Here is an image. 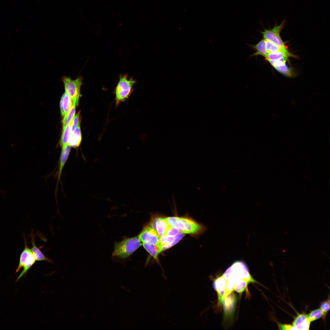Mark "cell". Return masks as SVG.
<instances>
[{"label":"cell","instance_id":"obj_1","mask_svg":"<svg viewBox=\"0 0 330 330\" xmlns=\"http://www.w3.org/2000/svg\"><path fill=\"white\" fill-rule=\"evenodd\" d=\"M251 282H257L250 275L247 265L242 261H237L222 276L214 280L213 286L217 292L219 302L221 304L233 292L242 293Z\"/></svg>","mask_w":330,"mask_h":330},{"label":"cell","instance_id":"obj_2","mask_svg":"<svg viewBox=\"0 0 330 330\" xmlns=\"http://www.w3.org/2000/svg\"><path fill=\"white\" fill-rule=\"evenodd\" d=\"M168 224L178 228L180 233L199 235L204 232L206 228L188 217L165 218Z\"/></svg>","mask_w":330,"mask_h":330},{"label":"cell","instance_id":"obj_3","mask_svg":"<svg viewBox=\"0 0 330 330\" xmlns=\"http://www.w3.org/2000/svg\"><path fill=\"white\" fill-rule=\"evenodd\" d=\"M141 245L138 236L124 238L120 242L115 243L112 256L125 259L132 254Z\"/></svg>","mask_w":330,"mask_h":330},{"label":"cell","instance_id":"obj_4","mask_svg":"<svg viewBox=\"0 0 330 330\" xmlns=\"http://www.w3.org/2000/svg\"><path fill=\"white\" fill-rule=\"evenodd\" d=\"M135 82L134 79L132 78H129L126 75L120 76L119 81L115 89L116 106L129 98L133 90V86Z\"/></svg>","mask_w":330,"mask_h":330},{"label":"cell","instance_id":"obj_5","mask_svg":"<svg viewBox=\"0 0 330 330\" xmlns=\"http://www.w3.org/2000/svg\"><path fill=\"white\" fill-rule=\"evenodd\" d=\"M83 78L79 76L76 79L72 80L69 76H63L61 78L66 92L71 98L72 102H75L78 104L80 96V90L82 84Z\"/></svg>","mask_w":330,"mask_h":330},{"label":"cell","instance_id":"obj_6","mask_svg":"<svg viewBox=\"0 0 330 330\" xmlns=\"http://www.w3.org/2000/svg\"><path fill=\"white\" fill-rule=\"evenodd\" d=\"M286 20L284 19L279 25H278L277 22H276L273 28L270 29H265L263 31H261L263 38L279 47L287 49L280 35V33L284 28Z\"/></svg>","mask_w":330,"mask_h":330},{"label":"cell","instance_id":"obj_7","mask_svg":"<svg viewBox=\"0 0 330 330\" xmlns=\"http://www.w3.org/2000/svg\"><path fill=\"white\" fill-rule=\"evenodd\" d=\"M311 322L308 318L307 314L305 313L298 314L294 318L291 325L285 324V330H307L309 329Z\"/></svg>","mask_w":330,"mask_h":330},{"label":"cell","instance_id":"obj_8","mask_svg":"<svg viewBox=\"0 0 330 330\" xmlns=\"http://www.w3.org/2000/svg\"><path fill=\"white\" fill-rule=\"evenodd\" d=\"M138 237L143 243L153 245L159 244V238L157 234L149 225L143 228Z\"/></svg>","mask_w":330,"mask_h":330},{"label":"cell","instance_id":"obj_9","mask_svg":"<svg viewBox=\"0 0 330 330\" xmlns=\"http://www.w3.org/2000/svg\"><path fill=\"white\" fill-rule=\"evenodd\" d=\"M148 225L156 231L159 238L165 235L169 226L165 218L156 215L152 216Z\"/></svg>","mask_w":330,"mask_h":330},{"label":"cell","instance_id":"obj_10","mask_svg":"<svg viewBox=\"0 0 330 330\" xmlns=\"http://www.w3.org/2000/svg\"><path fill=\"white\" fill-rule=\"evenodd\" d=\"M288 58L284 57L275 60H267L275 69L283 75L288 77L293 76V72L291 68L286 64Z\"/></svg>","mask_w":330,"mask_h":330},{"label":"cell","instance_id":"obj_11","mask_svg":"<svg viewBox=\"0 0 330 330\" xmlns=\"http://www.w3.org/2000/svg\"><path fill=\"white\" fill-rule=\"evenodd\" d=\"M61 147V151L59 160V170L57 189V188L58 183L61 177L63 168L68 157L71 148V146L68 144L64 146Z\"/></svg>","mask_w":330,"mask_h":330},{"label":"cell","instance_id":"obj_12","mask_svg":"<svg viewBox=\"0 0 330 330\" xmlns=\"http://www.w3.org/2000/svg\"><path fill=\"white\" fill-rule=\"evenodd\" d=\"M30 236L31 238V243L32 246L31 250L35 256L36 261H44L51 263H53V261L45 255L39 248L36 246L34 234L32 230L30 234Z\"/></svg>","mask_w":330,"mask_h":330},{"label":"cell","instance_id":"obj_13","mask_svg":"<svg viewBox=\"0 0 330 330\" xmlns=\"http://www.w3.org/2000/svg\"><path fill=\"white\" fill-rule=\"evenodd\" d=\"M82 140V135L80 125H79L74 131L70 134L68 144L74 148L79 147Z\"/></svg>","mask_w":330,"mask_h":330},{"label":"cell","instance_id":"obj_14","mask_svg":"<svg viewBox=\"0 0 330 330\" xmlns=\"http://www.w3.org/2000/svg\"><path fill=\"white\" fill-rule=\"evenodd\" d=\"M142 244L147 252L160 264L158 255L161 252V245L160 244L158 245H153L145 243H143Z\"/></svg>","mask_w":330,"mask_h":330},{"label":"cell","instance_id":"obj_15","mask_svg":"<svg viewBox=\"0 0 330 330\" xmlns=\"http://www.w3.org/2000/svg\"><path fill=\"white\" fill-rule=\"evenodd\" d=\"M35 256L32 251L26 258L23 267V270L17 279V281L23 275L26 274L28 270L34 264L36 261Z\"/></svg>","mask_w":330,"mask_h":330},{"label":"cell","instance_id":"obj_16","mask_svg":"<svg viewBox=\"0 0 330 330\" xmlns=\"http://www.w3.org/2000/svg\"><path fill=\"white\" fill-rule=\"evenodd\" d=\"M23 235L24 242V247L20 254L19 265L16 270V273H17L23 267L26 258L29 254L32 251L31 249L29 248L28 246L27 240L25 235Z\"/></svg>","mask_w":330,"mask_h":330},{"label":"cell","instance_id":"obj_17","mask_svg":"<svg viewBox=\"0 0 330 330\" xmlns=\"http://www.w3.org/2000/svg\"><path fill=\"white\" fill-rule=\"evenodd\" d=\"M252 48L256 52L251 54L250 56L253 57L261 55L265 58L267 53L266 50L265 40L263 38L260 40L255 45H251Z\"/></svg>","mask_w":330,"mask_h":330},{"label":"cell","instance_id":"obj_18","mask_svg":"<svg viewBox=\"0 0 330 330\" xmlns=\"http://www.w3.org/2000/svg\"><path fill=\"white\" fill-rule=\"evenodd\" d=\"M289 57H295V56L289 52L282 50L275 53H267L265 58L267 61H273L284 57L288 58Z\"/></svg>","mask_w":330,"mask_h":330},{"label":"cell","instance_id":"obj_19","mask_svg":"<svg viewBox=\"0 0 330 330\" xmlns=\"http://www.w3.org/2000/svg\"><path fill=\"white\" fill-rule=\"evenodd\" d=\"M63 107L64 119L69 112L72 105V101L68 94L65 92L63 94Z\"/></svg>","mask_w":330,"mask_h":330},{"label":"cell","instance_id":"obj_20","mask_svg":"<svg viewBox=\"0 0 330 330\" xmlns=\"http://www.w3.org/2000/svg\"><path fill=\"white\" fill-rule=\"evenodd\" d=\"M307 315L308 318L311 322L321 318L325 320L326 316L320 308L311 311Z\"/></svg>","mask_w":330,"mask_h":330},{"label":"cell","instance_id":"obj_21","mask_svg":"<svg viewBox=\"0 0 330 330\" xmlns=\"http://www.w3.org/2000/svg\"><path fill=\"white\" fill-rule=\"evenodd\" d=\"M71 122L65 127L63 128V131L60 141V145L61 147L64 146L68 144L69 137L70 134Z\"/></svg>","mask_w":330,"mask_h":330},{"label":"cell","instance_id":"obj_22","mask_svg":"<svg viewBox=\"0 0 330 330\" xmlns=\"http://www.w3.org/2000/svg\"><path fill=\"white\" fill-rule=\"evenodd\" d=\"M72 102V105L69 112L62 120L63 128L65 127L72 120L75 115V106L77 105L75 102Z\"/></svg>","mask_w":330,"mask_h":330},{"label":"cell","instance_id":"obj_23","mask_svg":"<svg viewBox=\"0 0 330 330\" xmlns=\"http://www.w3.org/2000/svg\"><path fill=\"white\" fill-rule=\"evenodd\" d=\"M265 42L266 50L267 53H275L282 50L288 52L287 49H284L279 47L268 40H265Z\"/></svg>","mask_w":330,"mask_h":330},{"label":"cell","instance_id":"obj_24","mask_svg":"<svg viewBox=\"0 0 330 330\" xmlns=\"http://www.w3.org/2000/svg\"><path fill=\"white\" fill-rule=\"evenodd\" d=\"M185 234L182 233H180L175 236L174 239L171 243L167 245H161V252L176 244L184 237L185 235Z\"/></svg>","mask_w":330,"mask_h":330},{"label":"cell","instance_id":"obj_25","mask_svg":"<svg viewBox=\"0 0 330 330\" xmlns=\"http://www.w3.org/2000/svg\"><path fill=\"white\" fill-rule=\"evenodd\" d=\"M80 112H78L75 115L72 120L71 121L70 125V133H72L75 129L80 124Z\"/></svg>","mask_w":330,"mask_h":330},{"label":"cell","instance_id":"obj_26","mask_svg":"<svg viewBox=\"0 0 330 330\" xmlns=\"http://www.w3.org/2000/svg\"><path fill=\"white\" fill-rule=\"evenodd\" d=\"M175 236L169 237L165 235L159 238V244L161 245H165L170 244L174 240Z\"/></svg>","mask_w":330,"mask_h":330},{"label":"cell","instance_id":"obj_27","mask_svg":"<svg viewBox=\"0 0 330 330\" xmlns=\"http://www.w3.org/2000/svg\"><path fill=\"white\" fill-rule=\"evenodd\" d=\"M180 233V231L178 228L169 225L164 235L169 237H174Z\"/></svg>","mask_w":330,"mask_h":330},{"label":"cell","instance_id":"obj_28","mask_svg":"<svg viewBox=\"0 0 330 330\" xmlns=\"http://www.w3.org/2000/svg\"><path fill=\"white\" fill-rule=\"evenodd\" d=\"M330 298L329 296L328 299L322 302L320 305V309L323 311L325 315H327V313L330 309Z\"/></svg>","mask_w":330,"mask_h":330},{"label":"cell","instance_id":"obj_29","mask_svg":"<svg viewBox=\"0 0 330 330\" xmlns=\"http://www.w3.org/2000/svg\"><path fill=\"white\" fill-rule=\"evenodd\" d=\"M64 98L63 94L62 96L60 101V108L61 111V114L62 116L63 117L64 116V112L63 107V101Z\"/></svg>","mask_w":330,"mask_h":330}]
</instances>
